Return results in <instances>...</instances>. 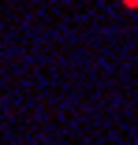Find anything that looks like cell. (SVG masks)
<instances>
[{"instance_id":"cell-1","label":"cell","mask_w":138,"mask_h":145,"mask_svg":"<svg viewBox=\"0 0 138 145\" xmlns=\"http://www.w3.org/2000/svg\"><path fill=\"white\" fill-rule=\"evenodd\" d=\"M120 4H123L127 11H134V8H138V0H120Z\"/></svg>"}]
</instances>
